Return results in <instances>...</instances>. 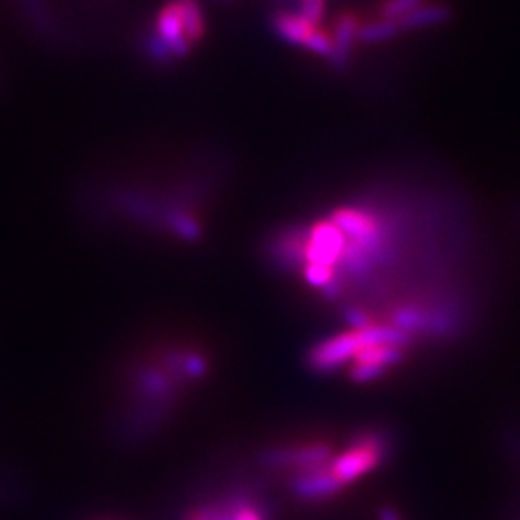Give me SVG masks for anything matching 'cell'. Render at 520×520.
Wrapping results in <instances>:
<instances>
[{
  "label": "cell",
  "instance_id": "cell-1",
  "mask_svg": "<svg viewBox=\"0 0 520 520\" xmlns=\"http://www.w3.org/2000/svg\"><path fill=\"white\" fill-rule=\"evenodd\" d=\"M409 343V334L395 328V326H380V324H368L363 328H353L347 334L324 339L320 345H316L309 355V364L314 370L330 372L336 370L341 364L353 361L364 347L370 345H399L403 347Z\"/></svg>",
  "mask_w": 520,
  "mask_h": 520
},
{
  "label": "cell",
  "instance_id": "cell-2",
  "mask_svg": "<svg viewBox=\"0 0 520 520\" xmlns=\"http://www.w3.org/2000/svg\"><path fill=\"white\" fill-rule=\"evenodd\" d=\"M203 33V14L197 0H172L156 18L151 45L155 58H178Z\"/></svg>",
  "mask_w": 520,
  "mask_h": 520
},
{
  "label": "cell",
  "instance_id": "cell-3",
  "mask_svg": "<svg viewBox=\"0 0 520 520\" xmlns=\"http://www.w3.org/2000/svg\"><path fill=\"white\" fill-rule=\"evenodd\" d=\"M386 443L378 434H364L347 451L338 455L328 468L343 486L363 478L382 463Z\"/></svg>",
  "mask_w": 520,
  "mask_h": 520
},
{
  "label": "cell",
  "instance_id": "cell-4",
  "mask_svg": "<svg viewBox=\"0 0 520 520\" xmlns=\"http://www.w3.org/2000/svg\"><path fill=\"white\" fill-rule=\"evenodd\" d=\"M403 347L399 345H370L353 359L351 378L355 382H372L386 374L390 366L401 363Z\"/></svg>",
  "mask_w": 520,
  "mask_h": 520
},
{
  "label": "cell",
  "instance_id": "cell-5",
  "mask_svg": "<svg viewBox=\"0 0 520 520\" xmlns=\"http://www.w3.org/2000/svg\"><path fill=\"white\" fill-rule=\"evenodd\" d=\"M330 445L326 443H307L299 447H287L270 451L264 459L270 465L276 467H295L301 470L324 467V463L330 459Z\"/></svg>",
  "mask_w": 520,
  "mask_h": 520
},
{
  "label": "cell",
  "instance_id": "cell-6",
  "mask_svg": "<svg viewBox=\"0 0 520 520\" xmlns=\"http://www.w3.org/2000/svg\"><path fill=\"white\" fill-rule=\"evenodd\" d=\"M343 484L339 482L338 478L330 472L328 467H316L311 470H303L295 482H293V492L303 497V499H311V501H318V499H328L332 495L341 492Z\"/></svg>",
  "mask_w": 520,
  "mask_h": 520
},
{
  "label": "cell",
  "instance_id": "cell-7",
  "mask_svg": "<svg viewBox=\"0 0 520 520\" xmlns=\"http://www.w3.org/2000/svg\"><path fill=\"white\" fill-rule=\"evenodd\" d=\"M274 27L284 41L293 45H303V47L309 45L312 35L318 31L316 24H312L301 14H278Z\"/></svg>",
  "mask_w": 520,
  "mask_h": 520
},
{
  "label": "cell",
  "instance_id": "cell-8",
  "mask_svg": "<svg viewBox=\"0 0 520 520\" xmlns=\"http://www.w3.org/2000/svg\"><path fill=\"white\" fill-rule=\"evenodd\" d=\"M397 24H393L391 20L388 22H380V24H374V26L363 27L359 37L366 41V43H378V41H386L393 37L397 33Z\"/></svg>",
  "mask_w": 520,
  "mask_h": 520
},
{
  "label": "cell",
  "instance_id": "cell-9",
  "mask_svg": "<svg viewBox=\"0 0 520 520\" xmlns=\"http://www.w3.org/2000/svg\"><path fill=\"white\" fill-rule=\"evenodd\" d=\"M230 520H264L262 513L253 505H237L234 511H228Z\"/></svg>",
  "mask_w": 520,
  "mask_h": 520
},
{
  "label": "cell",
  "instance_id": "cell-10",
  "mask_svg": "<svg viewBox=\"0 0 520 520\" xmlns=\"http://www.w3.org/2000/svg\"><path fill=\"white\" fill-rule=\"evenodd\" d=\"M187 520H230L228 511H216V509H205L193 513Z\"/></svg>",
  "mask_w": 520,
  "mask_h": 520
},
{
  "label": "cell",
  "instance_id": "cell-11",
  "mask_svg": "<svg viewBox=\"0 0 520 520\" xmlns=\"http://www.w3.org/2000/svg\"><path fill=\"white\" fill-rule=\"evenodd\" d=\"M380 520H401L399 519V515L390 509V507H386L382 513H380Z\"/></svg>",
  "mask_w": 520,
  "mask_h": 520
}]
</instances>
